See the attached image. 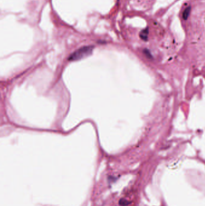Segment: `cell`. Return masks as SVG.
<instances>
[{
	"instance_id": "7a4b0ae2",
	"label": "cell",
	"mask_w": 205,
	"mask_h": 206,
	"mask_svg": "<svg viewBox=\"0 0 205 206\" xmlns=\"http://www.w3.org/2000/svg\"><path fill=\"white\" fill-rule=\"evenodd\" d=\"M148 28H146L145 30H143L141 33H140V37L142 38V39H144V40H146L148 39Z\"/></svg>"
},
{
	"instance_id": "3957f363",
	"label": "cell",
	"mask_w": 205,
	"mask_h": 206,
	"mask_svg": "<svg viewBox=\"0 0 205 206\" xmlns=\"http://www.w3.org/2000/svg\"><path fill=\"white\" fill-rule=\"evenodd\" d=\"M191 11V7H187L183 12V18L184 19H186L189 16V14Z\"/></svg>"
},
{
	"instance_id": "277c9868",
	"label": "cell",
	"mask_w": 205,
	"mask_h": 206,
	"mask_svg": "<svg viewBox=\"0 0 205 206\" xmlns=\"http://www.w3.org/2000/svg\"><path fill=\"white\" fill-rule=\"evenodd\" d=\"M129 203H129V201H126V200H125L124 199H122L120 201V204H121L123 206L129 204Z\"/></svg>"
},
{
	"instance_id": "6da1fadb",
	"label": "cell",
	"mask_w": 205,
	"mask_h": 206,
	"mask_svg": "<svg viewBox=\"0 0 205 206\" xmlns=\"http://www.w3.org/2000/svg\"><path fill=\"white\" fill-rule=\"evenodd\" d=\"M93 46H84L83 48H81L75 51L73 53L69 56L68 60L69 61L79 60L81 58H85L90 55L93 51Z\"/></svg>"
}]
</instances>
